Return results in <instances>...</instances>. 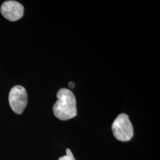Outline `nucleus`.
<instances>
[{
  "label": "nucleus",
  "instance_id": "nucleus-1",
  "mask_svg": "<svg viewBox=\"0 0 160 160\" xmlns=\"http://www.w3.org/2000/svg\"><path fill=\"white\" fill-rule=\"evenodd\" d=\"M57 101L53 107V114L59 120L74 118L77 114V102L74 94L70 90L61 88L57 94Z\"/></svg>",
  "mask_w": 160,
  "mask_h": 160
},
{
  "label": "nucleus",
  "instance_id": "nucleus-2",
  "mask_svg": "<svg viewBox=\"0 0 160 160\" xmlns=\"http://www.w3.org/2000/svg\"><path fill=\"white\" fill-rule=\"evenodd\" d=\"M112 129L114 137L122 142L130 141L133 136V128L129 116L125 113L119 114L114 120Z\"/></svg>",
  "mask_w": 160,
  "mask_h": 160
},
{
  "label": "nucleus",
  "instance_id": "nucleus-3",
  "mask_svg": "<svg viewBox=\"0 0 160 160\" xmlns=\"http://www.w3.org/2000/svg\"><path fill=\"white\" fill-rule=\"evenodd\" d=\"M8 100L12 111L17 114H22L28 104L26 89L21 86L13 87L9 93Z\"/></svg>",
  "mask_w": 160,
  "mask_h": 160
},
{
  "label": "nucleus",
  "instance_id": "nucleus-4",
  "mask_svg": "<svg viewBox=\"0 0 160 160\" xmlns=\"http://www.w3.org/2000/svg\"><path fill=\"white\" fill-rule=\"evenodd\" d=\"M1 12L6 19L15 22L20 19L24 14V7L16 1H7L2 4Z\"/></svg>",
  "mask_w": 160,
  "mask_h": 160
},
{
  "label": "nucleus",
  "instance_id": "nucleus-5",
  "mask_svg": "<svg viewBox=\"0 0 160 160\" xmlns=\"http://www.w3.org/2000/svg\"><path fill=\"white\" fill-rule=\"evenodd\" d=\"M66 152L67 154L62 157H60L58 160H75L74 155L69 149H67Z\"/></svg>",
  "mask_w": 160,
  "mask_h": 160
},
{
  "label": "nucleus",
  "instance_id": "nucleus-6",
  "mask_svg": "<svg viewBox=\"0 0 160 160\" xmlns=\"http://www.w3.org/2000/svg\"><path fill=\"white\" fill-rule=\"evenodd\" d=\"M68 87L69 88H73L75 87L74 83L72 82H70L69 83Z\"/></svg>",
  "mask_w": 160,
  "mask_h": 160
}]
</instances>
